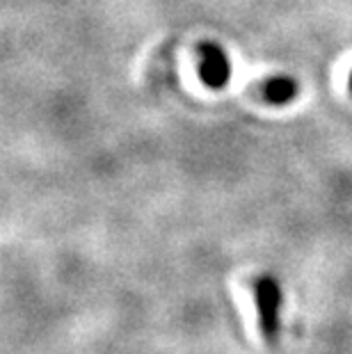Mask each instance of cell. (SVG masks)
I'll use <instances>...</instances> for the list:
<instances>
[{"label": "cell", "mask_w": 352, "mask_h": 354, "mask_svg": "<svg viewBox=\"0 0 352 354\" xmlns=\"http://www.w3.org/2000/svg\"><path fill=\"white\" fill-rule=\"evenodd\" d=\"M254 292V304H257V315H259V329L261 336L268 345H277L279 341V329H281V288L279 281L272 277H259L252 286Z\"/></svg>", "instance_id": "obj_1"}, {"label": "cell", "mask_w": 352, "mask_h": 354, "mask_svg": "<svg viewBox=\"0 0 352 354\" xmlns=\"http://www.w3.org/2000/svg\"><path fill=\"white\" fill-rule=\"evenodd\" d=\"M197 55H199L197 69H199L201 82L211 89H222L227 85L231 78V59L227 53H224V48L217 46V44L206 41L199 46Z\"/></svg>", "instance_id": "obj_2"}, {"label": "cell", "mask_w": 352, "mask_h": 354, "mask_svg": "<svg viewBox=\"0 0 352 354\" xmlns=\"http://www.w3.org/2000/svg\"><path fill=\"white\" fill-rule=\"evenodd\" d=\"M299 87H297V80L290 78V76H275L266 82V99L270 101L272 105H286L290 103L297 96Z\"/></svg>", "instance_id": "obj_3"}, {"label": "cell", "mask_w": 352, "mask_h": 354, "mask_svg": "<svg viewBox=\"0 0 352 354\" xmlns=\"http://www.w3.org/2000/svg\"><path fill=\"white\" fill-rule=\"evenodd\" d=\"M350 89H352V73H350Z\"/></svg>", "instance_id": "obj_4"}]
</instances>
